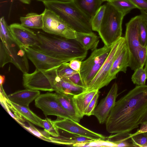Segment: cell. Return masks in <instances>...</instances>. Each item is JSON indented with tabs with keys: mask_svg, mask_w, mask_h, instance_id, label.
I'll use <instances>...</instances> for the list:
<instances>
[{
	"mask_svg": "<svg viewBox=\"0 0 147 147\" xmlns=\"http://www.w3.org/2000/svg\"><path fill=\"white\" fill-rule=\"evenodd\" d=\"M147 113V85H138L116 102L106 123L108 132L121 138L138 127Z\"/></svg>",
	"mask_w": 147,
	"mask_h": 147,
	"instance_id": "obj_1",
	"label": "cell"
},
{
	"mask_svg": "<svg viewBox=\"0 0 147 147\" xmlns=\"http://www.w3.org/2000/svg\"><path fill=\"white\" fill-rule=\"evenodd\" d=\"M36 33L40 44L32 48L42 53L69 62L74 59L82 61L87 56L88 51L75 39L40 32Z\"/></svg>",
	"mask_w": 147,
	"mask_h": 147,
	"instance_id": "obj_2",
	"label": "cell"
},
{
	"mask_svg": "<svg viewBox=\"0 0 147 147\" xmlns=\"http://www.w3.org/2000/svg\"><path fill=\"white\" fill-rule=\"evenodd\" d=\"M43 3L46 8L55 13L76 31L92 32L91 18L77 5L73 0L52 1Z\"/></svg>",
	"mask_w": 147,
	"mask_h": 147,
	"instance_id": "obj_3",
	"label": "cell"
},
{
	"mask_svg": "<svg viewBox=\"0 0 147 147\" xmlns=\"http://www.w3.org/2000/svg\"><path fill=\"white\" fill-rule=\"evenodd\" d=\"M104 17L98 33L104 45L110 46L122 34V23L125 16L108 2L105 4Z\"/></svg>",
	"mask_w": 147,
	"mask_h": 147,
	"instance_id": "obj_4",
	"label": "cell"
},
{
	"mask_svg": "<svg viewBox=\"0 0 147 147\" xmlns=\"http://www.w3.org/2000/svg\"><path fill=\"white\" fill-rule=\"evenodd\" d=\"M1 40L4 45L11 60L23 73H28L29 66L26 53L14 38L7 24L0 26Z\"/></svg>",
	"mask_w": 147,
	"mask_h": 147,
	"instance_id": "obj_5",
	"label": "cell"
},
{
	"mask_svg": "<svg viewBox=\"0 0 147 147\" xmlns=\"http://www.w3.org/2000/svg\"><path fill=\"white\" fill-rule=\"evenodd\" d=\"M59 66L47 70L36 68L33 73H23V84L26 89L52 92L56 91Z\"/></svg>",
	"mask_w": 147,
	"mask_h": 147,
	"instance_id": "obj_6",
	"label": "cell"
},
{
	"mask_svg": "<svg viewBox=\"0 0 147 147\" xmlns=\"http://www.w3.org/2000/svg\"><path fill=\"white\" fill-rule=\"evenodd\" d=\"M113 44L95 49L89 57L82 61L79 74L86 88L108 57Z\"/></svg>",
	"mask_w": 147,
	"mask_h": 147,
	"instance_id": "obj_7",
	"label": "cell"
},
{
	"mask_svg": "<svg viewBox=\"0 0 147 147\" xmlns=\"http://www.w3.org/2000/svg\"><path fill=\"white\" fill-rule=\"evenodd\" d=\"M140 17V15L133 18L126 24L124 37L129 54V67L134 71L140 67L138 57V51L142 46L139 36Z\"/></svg>",
	"mask_w": 147,
	"mask_h": 147,
	"instance_id": "obj_8",
	"label": "cell"
},
{
	"mask_svg": "<svg viewBox=\"0 0 147 147\" xmlns=\"http://www.w3.org/2000/svg\"><path fill=\"white\" fill-rule=\"evenodd\" d=\"M43 12L42 29L45 32L68 39L76 38V31L55 13L46 8Z\"/></svg>",
	"mask_w": 147,
	"mask_h": 147,
	"instance_id": "obj_9",
	"label": "cell"
},
{
	"mask_svg": "<svg viewBox=\"0 0 147 147\" xmlns=\"http://www.w3.org/2000/svg\"><path fill=\"white\" fill-rule=\"evenodd\" d=\"M125 41L124 37H121L113 44L108 57L87 88L86 91L94 90H99L109 84L108 81V76L113 61Z\"/></svg>",
	"mask_w": 147,
	"mask_h": 147,
	"instance_id": "obj_10",
	"label": "cell"
},
{
	"mask_svg": "<svg viewBox=\"0 0 147 147\" xmlns=\"http://www.w3.org/2000/svg\"><path fill=\"white\" fill-rule=\"evenodd\" d=\"M35 105L43 111L46 117L53 115L75 121L58 102L55 93L47 92L40 94L35 99Z\"/></svg>",
	"mask_w": 147,
	"mask_h": 147,
	"instance_id": "obj_11",
	"label": "cell"
},
{
	"mask_svg": "<svg viewBox=\"0 0 147 147\" xmlns=\"http://www.w3.org/2000/svg\"><path fill=\"white\" fill-rule=\"evenodd\" d=\"M53 121L59 129L68 133L87 137L94 140H105L107 138L102 135L89 130L73 120L57 117L56 120Z\"/></svg>",
	"mask_w": 147,
	"mask_h": 147,
	"instance_id": "obj_12",
	"label": "cell"
},
{
	"mask_svg": "<svg viewBox=\"0 0 147 147\" xmlns=\"http://www.w3.org/2000/svg\"><path fill=\"white\" fill-rule=\"evenodd\" d=\"M22 47L25 51L28 58L32 62L36 68L38 69L48 70L69 62L53 57L31 47Z\"/></svg>",
	"mask_w": 147,
	"mask_h": 147,
	"instance_id": "obj_13",
	"label": "cell"
},
{
	"mask_svg": "<svg viewBox=\"0 0 147 147\" xmlns=\"http://www.w3.org/2000/svg\"><path fill=\"white\" fill-rule=\"evenodd\" d=\"M9 27L14 38L22 47L32 48L40 45L36 33L28 28L17 23L11 24Z\"/></svg>",
	"mask_w": 147,
	"mask_h": 147,
	"instance_id": "obj_14",
	"label": "cell"
},
{
	"mask_svg": "<svg viewBox=\"0 0 147 147\" xmlns=\"http://www.w3.org/2000/svg\"><path fill=\"white\" fill-rule=\"evenodd\" d=\"M118 86L116 82L112 86L107 95L102 99L94 111L93 115L99 123H105L116 102L117 96Z\"/></svg>",
	"mask_w": 147,
	"mask_h": 147,
	"instance_id": "obj_15",
	"label": "cell"
},
{
	"mask_svg": "<svg viewBox=\"0 0 147 147\" xmlns=\"http://www.w3.org/2000/svg\"><path fill=\"white\" fill-rule=\"evenodd\" d=\"M129 52L125 41L113 61L108 76L109 83L116 78L117 74L119 72L126 73L127 68L129 66Z\"/></svg>",
	"mask_w": 147,
	"mask_h": 147,
	"instance_id": "obj_16",
	"label": "cell"
},
{
	"mask_svg": "<svg viewBox=\"0 0 147 147\" xmlns=\"http://www.w3.org/2000/svg\"><path fill=\"white\" fill-rule=\"evenodd\" d=\"M40 95L39 90L26 89L17 91L8 95L7 97L15 104L29 108L30 104Z\"/></svg>",
	"mask_w": 147,
	"mask_h": 147,
	"instance_id": "obj_17",
	"label": "cell"
},
{
	"mask_svg": "<svg viewBox=\"0 0 147 147\" xmlns=\"http://www.w3.org/2000/svg\"><path fill=\"white\" fill-rule=\"evenodd\" d=\"M99 90H94L85 91L72 97V101L78 116L82 119L84 115V112L95 95Z\"/></svg>",
	"mask_w": 147,
	"mask_h": 147,
	"instance_id": "obj_18",
	"label": "cell"
},
{
	"mask_svg": "<svg viewBox=\"0 0 147 147\" xmlns=\"http://www.w3.org/2000/svg\"><path fill=\"white\" fill-rule=\"evenodd\" d=\"M56 92L73 96L86 90V88L73 83L67 78L59 77L56 84Z\"/></svg>",
	"mask_w": 147,
	"mask_h": 147,
	"instance_id": "obj_19",
	"label": "cell"
},
{
	"mask_svg": "<svg viewBox=\"0 0 147 147\" xmlns=\"http://www.w3.org/2000/svg\"><path fill=\"white\" fill-rule=\"evenodd\" d=\"M74 39L87 51H93L97 49L99 41V37L93 32L85 33L76 31V38Z\"/></svg>",
	"mask_w": 147,
	"mask_h": 147,
	"instance_id": "obj_20",
	"label": "cell"
},
{
	"mask_svg": "<svg viewBox=\"0 0 147 147\" xmlns=\"http://www.w3.org/2000/svg\"><path fill=\"white\" fill-rule=\"evenodd\" d=\"M43 12L40 14L28 13L25 16L20 17L21 24L27 28L42 29L43 26Z\"/></svg>",
	"mask_w": 147,
	"mask_h": 147,
	"instance_id": "obj_21",
	"label": "cell"
},
{
	"mask_svg": "<svg viewBox=\"0 0 147 147\" xmlns=\"http://www.w3.org/2000/svg\"><path fill=\"white\" fill-rule=\"evenodd\" d=\"M56 98L61 106L73 118L75 121L80 122L81 119L78 116L72 101L73 96L56 92Z\"/></svg>",
	"mask_w": 147,
	"mask_h": 147,
	"instance_id": "obj_22",
	"label": "cell"
},
{
	"mask_svg": "<svg viewBox=\"0 0 147 147\" xmlns=\"http://www.w3.org/2000/svg\"><path fill=\"white\" fill-rule=\"evenodd\" d=\"M77 5L91 18L102 5L101 0H73Z\"/></svg>",
	"mask_w": 147,
	"mask_h": 147,
	"instance_id": "obj_23",
	"label": "cell"
},
{
	"mask_svg": "<svg viewBox=\"0 0 147 147\" xmlns=\"http://www.w3.org/2000/svg\"><path fill=\"white\" fill-rule=\"evenodd\" d=\"M51 142L67 145L73 146L75 144L93 140L91 139L71 133L69 136H61L53 138L51 137Z\"/></svg>",
	"mask_w": 147,
	"mask_h": 147,
	"instance_id": "obj_24",
	"label": "cell"
},
{
	"mask_svg": "<svg viewBox=\"0 0 147 147\" xmlns=\"http://www.w3.org/2000/svg\"><path fill=\"white\" fill-rule=\"evenodd\" d=\"M11 102L18 113L26 121L43 128L42 124V119L34 113L29 108Z\"/></svg>",
	"mask_w": 147,
	"mask_h": 147,
	"instance_id": "obj_25",
	"label": "cell"
},
{
	"mask_svg": "<svg viewBox=\"0 0 147 147\" xmlns=\"http://www.w3.org/2000/svg\"><path fill=\"white\" fill-rule=\"evenodd\" d=\"M125 16L137 7L129 0H108L107 1Z\"/></svg>",
	"mask_w": 147,
	"mask_h": 147,
	"instance_id": "obj_26",
	"label": "cell"
},
{
	"mask_svg": "<svg viewBox=\"0 0 147 147\" xmlns=\"http://www.w3.org/2000/svg\"><path fill=\"white\" fill-rule=\"evenodd\" d=\"M105 4L101 5L91 18V24L92 31H99L106 9Z\"/></svg>",
	"mask_w": 147,
	"mask_h": 147,
	"instance_id": "obj_27",
	"label": "cell"
},
{
	"mask_svg": "<svg viewBox=\"0 0 147 147\" xmlns=\"http://www.w3.org/2000/svg\"><path fill=\"white\" fill-rule=\"evenodd\" d=\"M139 32L141 45L147 47V21L141 15L139 22Z\"/></svg>",
	"mask_w": 147,
	"mask_h": 147,
	"instance_id": "obj_28",
	"label": "cell"
},
{
	"mask_svg": "<svg viewBox=\"0 0 147 147\" xmlns=\"http://www.w3.org/2000/svg\"><path fill=\"white\" fill-rule=\"evenodd\" d=\"M147 78V75L144 69L142 67L136 69L131 78L133 83L138 85L145 84Z\"/></svg>",
	"mask_w": 147,
	"mask_h": 147,
	"instance_id": "obj_29",
	"label": "cell"
},
{
	"mask_svg": "<svg viewBox=\"0 0 147 147\" xmlns=\"http://www.w3.org/2000/svg\"><path fill=\"white\" fill-rule=\"evenodd\" d=\"M42 124L44 130L50 135L54 137H57L60 136L59 129L51 119L47 118L42 119Z\"/></svg>",
	"mask_w": 147,
	"mask_h": 147,
	"instance_id": "obj_30",
	"label": "cell"
},
{
	"mask_svg": "<svg viewBox=\"0 0 147 147\" xmlns=\"http://www.w3.org/2000/svg\"><path fill=\"white\" fill-rule=\"evenodd\" d=\"M78 73L69 67L68 62L62 64L58 67L57 69L58 76L60 78H69L74 74Z\"/></svg>",
	"mask_w": 147,
	"mask_h": 147,
	"instance_id": "obj_31",
	"label": "cell"
},
{
	"mask_svg": "<svg viewBox=\"0 0 147 147\" xmlns=\"http://www.w3.org/2000/svg\"><path fill=\"white\" fill-rule=\"evenodd\" d=\"M130 139L131 142L135 147H141L147 144V132H142L135 135L126 137Z\"/></svg>",
	"mask_w": 147,
	"mask_h": 147,
	"instance_id": "obj_32",
	"label": "cell"
},
{
	"mask_svg": "<svg viewBox=\"0 0 147 147\" xmlns=\"http://www.w3.org/2000/svg\"><path fill=\"white\" fill-rule=\"evenodd\" d=\"M11 63V61L6 47L0 40V67H3L7 63Z\"/></svg>",
	"mask_w": 147,
	"mask_h": 147,
	"instance_id": "obj_33",
	"label": "cell"
},
{
	"mask_svg": "<svg viewBox=\"0 0 147 147\" xmlns=\"http://www.w3.org/2000/svg\"><path fill=\"white\" fill-rule=\"evenodd\" d=\"M99 96L98 91L94 96L84 112V115L89 116L93 115L94 111L97 106L98 99Z\"/></svg>",
	"mask_w": 147,
	"mask_h": 147,
	"instance_id": "obj_34",
	"label": "cell"
},
{
	"mask_svg": "<svg viewBox=\"0 0 147 147\" xmlns=\"http://www.w3.org/2000/svg\"><path fill=\"white\" fill-rule=\"evenodd\" d=\"M147 56V47L142 46L138 53V60L140 67L143 68L145 65Z\"/></svg>",
	"mask_w": 147,
	"mask_h": 147,
	"instance_id": "obj_35",
	"label": "cell"
},
{
	"mask_svg": "<svg viewBox=\"0 0 147 147\" xmlns=\"http://www.w3.org/2000/svg\"><path fill=\"white\" fill-rule=\"evenodd\" d=\"M27 121L29 124V126L27 127L25 125L23 126V127L37 137L44 140L48 141L47 139L42 133L41 131L38 130L30 122L28 121Z\"/></svg>",
	"mask_w": 147,
	"mask_h": 147,
	"instance_id": "obj_36",
	"label": "cell"
},
{
	"mask_svg": "<svg viewBox=\"0 0 147 147\" xmlns=\"http://www.w3.org/2000/svg\"><path fill=\"white\" fill-rule=\"evenodd\" d=\"M140 10L147 12V0H129Z\"/></svg>",
	"mask_w": 147,
	"mask_h": 147,
	"instance_id": "obj_37",
	"label": "cell"
},
{
	"mask_svg": "<svg viewBox=\"0 0 147 147\" xmlns=\"http://www.w3.org/2000/svg\"><path fill=\"white\" fill-rule=\"evenodd\" d=\"M129 139H127L125 137L113 143L117 145V147H135L131 140H129Z\"/></svg>",
	"mask_w": 147,
	"mask_h": 147,
	"instance_id": "obj_38",
	"label": "cell"
},
{
	"mask_svg": "<svg viewBox=\"0 0 147 147\" xmlns=\"http://www.w3.org/2000/svg\"><path fill=\"white\" fill-rule=\"evenodd\" d=\"M67 78L75 84L85 87L79 73L75 74L71 77Z\"/></svg>",
	"mask_w": 147,
	"mask_h": 147,
	"instance_id": "obj_39",
	"label": "cell"
},
{
	"mask_svg": "<svg viewBox=\"0 0 147 147\" xmlns=\"http://www.w3.org/2000/svg\"><path fill=\"white\" fill-rule=\"evenodd\" d=\"M82 61L77 59H74L69 61V67L73 70L80 73Z\"/></svg>",
	"mask_w": 147,
	"mask_h": 147,
	"instance_id": "obj_40",
	"label": "cell"
},
{
	"mask_svg": "<svg viewBox=\"0 0 147 147\" xmlns=\"http://www.w3.org/2000/svg\"><path fill=\"white\" fill-rule=\"evenodd\" d=\"M147 132V121L141 124L140 128L136 132L133 134H129V136H132L136 135L142 132Z\"/></svg>",
	"mask_w": 147,
	"mask_h": 147,
	"instance_id": "obj_41",
	"label": "cell"
},
{
	"mask_svg": "<svg viewBox=\"0 0 147 147\" xmlns=\"http://www.w3.org/2000/svg\"><path fill=\"white\" fill-rule=\"evenodd\" d=\"M141 14L144 19L147 21V12L144 10H140Z\"/></svg>",
	"mask_w": 147,
	"mask_h": 147,
	"instance_id": "obj_42",
	"label": "cell"
},
{
	"mask_svg": "<svg viewBox=\"0 0 147 147\" xmlns=\"http://www.w3.org/2000/svg\"><path fill=\"white\" fill-rule=\"evenodd\" d=\"M5 76L4 75H0V85H2L5 80Z\"/></svg>",
	"mask_w": 147,
	"mask_h": 147,
	"instance_id": "obj_43",
	"label": "cell"
},
{
	"mask_svg": "<svg viewBox=\"0 0 147 147\" xmlns=\"http://www.w3.org/2000/svg\"><path fill=\"white\" fill-rule=\"evenodd\" d=\"M24 4H29L30 3L31 0H18Z\"/></svg>",
	"mask_w": 147,
	"mask_h": 147,
	"instance_id": "obj_44",
	"label": "cell"
},
{
	"mask_svg": "<svg viewBox=\"0 0 147 147\" xmlns=\"http://www.w3.org/2000/svg\"><path fill=\"white\" fill-rule=\"evenodd\" d=\"M35 0L37 1H42V2L46 1H68L69 0Z\"/></svg>",
	"mask_w": 147,
	"mask_h": 147,
	"instance_id": "obj_45",
	"label": "cell"
},
{
	"mask_svg": "<svg viewBox=\"0 0 147 147\" xmlns=\"http://www.w3.org/2000/svg\"><path fill=\"white\" fill-rule=\"evenodd\" d=\"M147 121V113L142 120L141 123Z\"/></svg>",
	"mask_w": 147,
	"mask_h": 147,
	"instance_id": "obj_46",
	"label": "cell"
},
{
	"mask_svg": "<svg viewBox=\"0 0 147 147\" xmlns=\"http://www.w3.org/2000/svg\"><path fill=\"white\" fill-rule=\"evenodd\" d=\"M144 69L147 75V58L146 59V62L145 64V68H144Z\"/></svg>",
	"mask_w": 147,
	"mask_h": 147,
	"instance_id": "obj_47",
	"label": "cell"
},
{
	"mask_svg": "<svg viewBox=\"0 0 147 147\" xmlns=\"http://www.w3.org/2000/svg\"><path fill=\"white\" fill-rule=\"evenodd\" d=\"M142 147H147V144L143 146Z\"/></svg>",
	"mask_w": 147,
	"mask_h": 147,
	"instance_id": "obj_48",
	"label": "cell"
},
{
	"mask_svg": "<svg viewBox=\"0 0 147 147\" xmlns=\"http://www.w3.org/2000/svg\"><path fill=\"white\" fill-rule=\"evenodd\" d=\"M102 2L105 1H107L108 0H101Z\"/></svg>",
	"mask_w": 147,
	"mask_h": 147,
	"instance_id": "obj_49",
	"label": "cell"
}]
</instances>
